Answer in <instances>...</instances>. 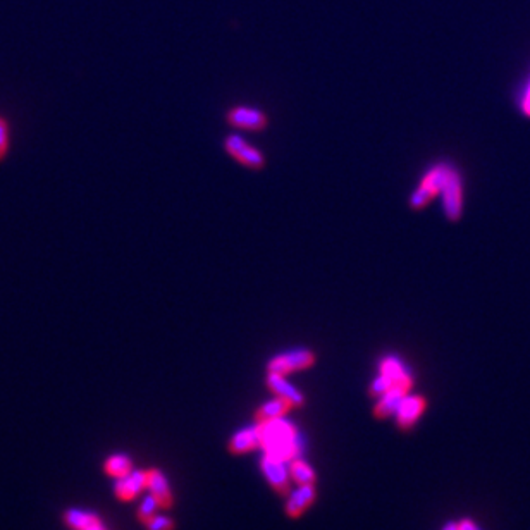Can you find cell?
<instances>
[{
	"label": "cell",
	"mask_w": 530,
	"mask_h": 530,
	"mask_svg": "<svg viewBox=\"0 0 530 530\" xmlns=\"http://www.w3.org/2000/svg\"><path fill=\"white\" fill-rule=\"evenodd\" d=\"M313 362H315V357H313V353L310 352V350L296 348L272 358V360L269 362V372L286 376V374L296 372V370L308 369L310 365H313Z\"/></svg>",
	"instance_id": "cell-1"
},
{
	"label": "cell",
	"mask_w": 530,
	"mask_h": 530,
	"mask_svg": "<svg viewBox=\"0 0 530 530\" xmlns=\"http://www.w3.org/2000/svg\"><path fill=\"white\" fill-rule=\"evenodd\" d=\"M448 173H450V167L446 166H438L432 171H429L427 176L423 178L422 186H420V188L413 193V197H411V207H413V209H422L436 193H439V191L443 190L444 183H446Z\"/></svg>",
	"instance_id": "cell-2"
},
{
	"label": "cell",
	"mask_w": 530,
	"mask_h": 530,
	"mask_svg": "<svg viewBox=\"0 0 530 530\" xmlns=\"http://www.w3.org/2000/svg\"><path fill=\"white\" fill-rule=\"evenodd\" d=\"M256 429H259L260 436V446L296 438L295 426H293L291 422H288V420H284V417L267 420V422H260L259 426H256Z\"/></svg>",
	"instance_id": "cell-3"
},
{
	"label": "cell",
	"mask_w": 530,
	"mask_h": 530,
	"mask_svg": "<svg viewBox=\"0 0 530 530\" xmlns=\"http://www.w3.org/2000/svg\"><path fill=\"white\" fill-rule=\"evenodd\" d=\"M226 150L229 152L236 161H239L242 164L252 167V169H260L265 164L264 155L254 146L244 144V140L238 134H231L226 140Z\"/></svg>",
	"instance_id": "cell-4"
},
{
	"label": "cell",
	"mask_w": 530,
	"mask_h": 530,
	"mask_svg": "<svg viewBox=\"0 0 530 530\" xmlns=\"http://www.w3.org/2000/svg\"><path fill=\"white\" fill-rule=\"evenodd\" d=\"M441 191L448 217L451 221H456L462 214V185H460V176L453 169H450V173H448L446 183H444Z\"/></svg>",
	"instance_id": "cell-5"
},
{
	"label": "cell",
	"mask_w": 530,
	"mask_h": 530,
	"mask_svg": "<svg viewBox=\"0 0 530 530\" xmlns=\"http://www.w3.org/2000/svg\"><path fill=\"white\" fill-rule=\"evenodd\" d=\"M262 472L265 479L269 480L277 492H288L289 489V470L284 465V460L274 458L271 455H265L262 458Z\"/></svg>",
	"instance_id": "cell-6"
},
{
	"label": "cell",
	"mask_w": 530,
	"mask_h": 530,
	"mask_svg": "<svg viewBox=\"0 0 530 530\" xmlns=\"http://www.w3.org/2000/svg\"><path fill=\"white\" fill-rule=\"evenodd\" d=\"M423 409H426V399L422 396H409V394H406V396L403 398L401 405L398 406L396 413H394L396 415L398 426L401 427V429H410V427L417 422V418L420 417Z\"/></svg>",
	"instance_id": "cell-7"
},
{
	"label": "cell",
	"mask_w": 530,
	"mask_h": 530,
	"mask_svg": "<svg viewBox=\"0 0 530 530\" xmlns=\"http://www.w3.org/2000/svg\"><path fill=\"white\" fill-rule=\"evenodd\" d=\"M227 119L232 126L244 129H262L267 124V117L262 112L252 107H234L227 114Z\"/></svg>",
	"instance_id": "cell-8"
},
{
	"label": "cell",
	"mask_w": 530,
	"mask_h": 530,
	"mask_svg": "<svg viewBox=\"0 0 530 530\" xmlns=\"http://www.w3.org/2000/svg\"><path fill=\"white\" fill-rule=\"evenodd\" d=\"M146 487V474L140 470H131L128 475L119 477L116 484V494L122 501H131Z\"/></svg>",
	"instance_id": "cell-9"
},
{
	"label": "cell",
	"mask_w": 530,
	"mask_h": 530,
	"mask_svg": "<svg viewBox=\"0 0 530 530\" xmlns=\"http://www.w3.org/2000/svg\"><path fill=\"white\" fill-rule=\"evenodd\" d=\"M381 374L387 379H391L394 386L403 387L405 391H410L411 384H413V379H411L410 372L396 357H387L382 360Z\"/></svg>",
	"instance_id": "cell-10"
},
{
	"label": "cell",
	"mask_w": 530,
	"mask_h": 530,
	"mask_svg": "<svg viewBox=\"0 0 530 530\" xmlns=\"http://www.w3.org/2000/svg\"><path fill=\"white\" fill-rule=\"evenodd\" d=\"M267 386L271 387L272 391L277 394V396L288 399L293 406H300L303 405V394L296 389L291 382L286 381V377L283 374H276V372H269L267 376Z\"/></svg>",
	"instance_id": "cell-11"
},
{
	"label": "cell",
	"mask_w": 530,
	"mask_h": 530,
	"mask_svg": "<svg viewBox=\"0 0 530 530\" xmlns=\"http://www.w3.org/2000/svg\"><path fill=\"white\" fill-rule=\"evenodd\" d=\"M313 499H315V487H313V484L300 486L296 491H293L291 494H289V499L286 503V513L289 517H293V519H296V517H300L301 513L313 503Z\"/></svg>",
	"instance_id": "cell-12"
},
{
	"label": "cell",
	"mask_w": 530,
	"mask_h": 530,
	"mask_svg": "<svg viewBox=\"0 0 530 530\" xmlns=\"http://www.w3.org/2000/svg\"><path fill=\"white\" fill-rule=\"evenodd\" d=\"M146 487L150 489V494L155 496L161 508H169L173 504L169 484H167L166 477L161 470H150L146 474Z\"/></svg>",
	"instance_id": "cell-13"
},
{
	"label": "cell",
	"mask_w": 530,
	"mask_h": 530,
	"mask_svg": "<svg viewBox=\"0 0 530 530\" xmlns=\"http://www.w3.org/2000/svg\"><path fill=\"white\" fill-rule=\"evenodd\" d=\"M406 393H409V391H405L403 387L393 386L391 389H387L384 394H381V396H379L376 409H374L376 417L386 418V417H389V415L396 413L398 406L401 405L403 398L406 396Z\"/></svg>",
	"instance_id": "cell-14"
},
{
	"label": "cell",
	"mask_w": 530,
	"mask_h": 530,
	"mask_svg": "<svg viewBox=\"0 0 530 530\" xmlns=\"http://www.w3.org/2000/svg\"><path fill=\"white\" fill-rule=\"evenodd\" d=\"M256 446H260V436L256 427L236 432L229 441V451L234 455L248 453V451L255 450Z\"/></svg>",
	"instance_id": "cell-15"
},
{
	"label": "cell",
	"mask_w": 530,
	"mask_h": 530,
	"mask_svg": "<svg viewBox=\"0 0 530 530\" xmlns=\"http://www.w3.org/2000/svg\"><path fill=\"white\" fill-rule=\"evenodd\" d=\"M291 403L288 401V399L277 396L274 399H271V401L264 403L262 406H260L259 410H256L255 413V418L256 422H267V420H274V418H281L284 417V415L288 413L289 410H291Z\"/></svg>",
	"instance_id": "cell-16"
},
{
	"label": "cell",
	"mask_w": 530,
	"mask_h": 530,
	"mask_svg": "<svg viewBox=\"0 0 530 530\" xmlns=\"http://www.w3.org/2000/svg\"><path fill=\"white\" fill-rule=\"evenodd\" d=\"M64 520H66L69 527L76 530H88L95 527V525H100L99 517L88 512H81V509H67Z\"/></svg>",
	"instance_id": "cell-17"
},
{
	"label": "cell",
	"mask_w": 530,
	"mask_h": 530,
	"mask_svg": "<svg viewBox=\"0 0 530 530\" xmlns=\"http://www.w3.org/2000/svg\"><path fill=\"white\" fill-rule=\"evenodd\" d=\"M289 475L293 477L298 486H305V484H313L315 482V472L312 470L308 463H305L303 460H295L289 467Z\"/></svg>",
	"instance_id": "cell-18"
},
{
	"label": "cell",
	"mask_w": 530,
	"mask_h": 530,
	"mask_svg": "<svg viewBox=\"0 0 530 530\" xmlns=\"http://www.w3.org/2000/svg\"><path fill=\"white\" fill-rule=\"evenodd\" d=\"M131 460L124 455H114L105 462V472L112 477H124L131 472Z\"/></svg>",
	"instance_id": "cell-19"
},
{
	"label": "cell",
	"mask_w": 530,
	"mask_h": 530,
	"mask_svg": "<svg viewBox=\"0 0 530 530\" xmlns=\"http://www.w3.org/2000/svg\"><path fill=\"white\" fill-rule=\"evenodd\" d=\"M157 507H158V503H157V499H155V496L148 494L144 501H141L140 509H138V519L144 520L146 524V521L155 515V509H157Z\"/></svg>",
	"instance_id": "cell-20"
},
{
	"label": "cell",
	"mask_w": 530,
	"mask_h": 530,
	"mask_svg": "<svg viewBox=\"0 0 530 530\" xmlns=\"http://www.w3.org/2000/svg\"><path fill=\"white\" fill-rule=\"evenodd\" d=\"M173 520L164 515H153L152 519L146 521V529L148 530H173Z\"/></svg>",
	"instance_id": "cell-21"
},
{
	"label": "cell",
	"mask_w": 530,
	"mask_h": 530,
	"mask_svg": "<svg viewBox=\"0 0 530 530\" xmlns=\"http://www.w3.org/2000/svg\"><path fill=\"white\" fill-rule=\"evenodd\" d=\"M9 150V126L7 121L0 117V161H4Z\"/></svg>",
	"instance_id": "cell-22"
},
{
	"label": "cell",
	"mask_w": 530,
	"mask_h": 530,
	"mask_svg": "<svg viewBox=\"0 0 530 530\" xmlns=\"http://www.w3.org/2000/svg\"><path fill=\"white\" fill-rule=\"evenodd\" d=\"M393 386H394L393 381H391V379H387L386 376H382V374H381V376H379L376 379V381H374L372 384H370V393H372L374 396H381V394H384L386 391L391 389V387H393Z\"/></svg>",
	"instance_id": "cell-23"
},
{
	"label": "cell",
	"mask_w": 530,
	"mask_h": 530,
	"mask_svg": "<svg viewBox=\"0 0 530 530\" xmlns=\"http://www.w3.org/2000/svg\"><path fill=\"white\" fill-rule=\"evenodd\" d=\"M458 525H460V530H479V529H477V525L474 524V521L468 520V519L462 520Z\"/></svg>",
	"instance_id": "cell-24"
},
{
	"label": "cell",
	"mask_w": 530,
	"mask_h": 530,
	"mask_svg": "<svg viewBox=\"0 0 530 530\" xmlns=\"http://www.w3.org/2000/svg\"><path fill=\"white\" fill-rule=\"evenodd\" d=\"M524 111L530 116V87H529V92H527V97H525V100H524Z\"/></svg>",
	"instance_id": "cell-25"
},
{
	"label": "cell",
	"mask_w": 530,
	"mask_h": 530,
	"mask_svg": "<svg viewBox=\"0 0 530 530\" xmlns=\"http://www.w3.org/2000/svg\"><path fill=\"white\" fill-rule=\"evenodd\" d=\"M443 530H460V525L455 524V521H450V524L444 525Z\"/></svg>",
	"instance_id": "cell-26"
},
{
	"label": "cell",
	"mask_w": 530,
	"mask_h": 530,
	"mask_svg": "<svg viewBox=\"0 0 530 530\" xmlns=\"http://www.w3.org/2000/svg\"><path fill=\"white\" fill-rule=\"evenodd\" d=\"M88 530H105V529H104V527H102V524H100V525H95V527L88 529Z\"/></svg>",
	"instance_id": "cell-27"
}]
</instances>
